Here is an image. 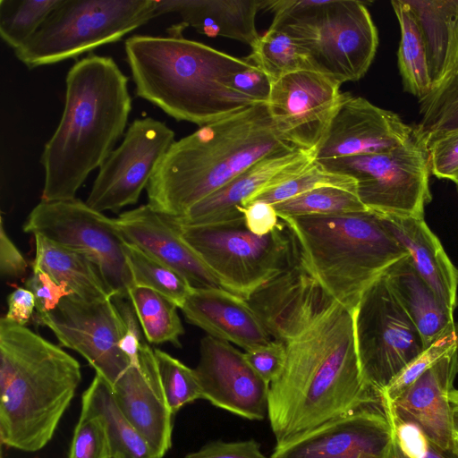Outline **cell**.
<instances>
[{
  "instance_id": "1",
  "label": "cell",
  "mask_w": 458,
  "mask_h": 458,
  "mask_svg": "<svg viewBox=\"0 0 458 458\" xmlns=\"http://www.w3.org/2000/svg\"><path fill=\"white\" fill-rule=\"evenodd\" d=\"M285 345L284 367L268 391L267 416L276 444L352 411L381 404L361 376L352 311L337 301Z\"/></svg>"
},
{
  "instance_id": "2",
  "label": "cell",
  "mask_w": 458,
  "mask_h": 458,
  "mask_svg": "<svg viewBox=\"0 0 458 458\" xmlns=\"http://www.w3.org/2000/svg\"><path fill=\"white\" fill-rule=\"evenodd\" d=\"M61 120L45 144L41 200H66L100 167L123 135L131 111L128 77L110 56L78 60L65 80Z\"/></svg>"
},
{
  "instance_id": "3",
  "label": "cell",
  "mask_w": 458,
  "mask_h": 458,
  "mask_svg": "<svg viewBox=\"0 0 458 458\" xmlns=\"http://www.w3.org/2000/svg\"><path fill=\"white\" fill-rule=\"evenodd\" d=\"M294 148L276 131L267 103H256L174 140L146 188L148 205L181 216L259 160Z\"/></svg>"
},
{
  "instance_id": "4",
  "label": "cell",
  "mask_w": 458,
  "mask_h": 458,
  "mask_svg": "<svg viewBox=\"0 0 458 458\" xmlns=\"http://www.w3.org/2000/svg\"><path fill=\"white\" fill-rule=\"evenodd\" d=\"M124 50L136 96L176 121L202 126L256 104L230 86L232 77L250 65L244 58L181 33L133 35Z\"/></svg>"
},
{
  "instance_id": "5",
  "label": "cell",
  "mask_w": 458,
  "mask_h": 458,
  "mask_svg": "<svg viewBox=\"0 0 458 458\" xmlns=\"http://www.w3.org/2000/svg\"><path fill=\"white\" fill-rule=\"evenodd\" d=\"M81 381V365L25 326L0 319V438L37 452L52 439Z\"/></svg>"
},
{
  "instance_id": "6",
  "label": "cell",
  "mask_w": 458,
  "mask_h": 458,
  "mask_svg": "<svg viewBox=\"0 0 458 458\" xmlns=\"http://www.w3.org/2000/svg\"><path fill=\"white\" fill-rule=\"evenodd\" d=\"M280 219L293 233L307 269L351 311L388 267L409 255L371 210Z\"/></svg>"
},
{
  "instance_id": "7",
  "label": "cell",
  "mask_w": 458,
  "mask_h": 458,
  "mask_svg": "<svg viewBox=\"0 0 458 458\" xmlns=\"http://www.w3.org/2000/svg\"><path fill=\"white\" fill-rule=\"evenodd\" d=\"M271 27L292 35L305 50L313 70L341 85L368 72L378 46L370 13L355 0H268Z\"/></svg>"
},
{
  "instance_id": "8",
  "label": "cell",
  "mask_w": 458,
  "mask_h": 458,
  "mask_svg": "<svg viewBox=\"0 0 458 458\" xmlns=\"http://www.w3.org/2000/svg\"><path fill=\"white\" fill-rule=\"evenodd\" d=\"M157 15V0H61L16 57L29 69L114 43Z\"/></svg>"
},
{
  "instance_id": "9",
  "label": "cell",
  "mask_w": 458,
  "mask_h": 458,
  "mask_svg": "<svg viewBox=\"0 0 458 458\" xmlns=\"http://www.w3.org/2000/svg\"><path fill=\"white\" fill-rule=\"evenodd\" d=\"M174 224L222 287L243 299L300 258L295 237L282 219L266 235L250 232L244 220L189 226Z\"/></svg>"
},
{
  "instance_id": "10",
  "label": "cell",
  "mask_w": 458,
  "mask_h": 458,
  "mask_svg": "<svg viewBox=\"0 0 458 458\" xmlns=\"http://www.w3.org/2000/svg\"><path fill=\"white\" fill-rule=\"evenodd\" d=\"M315 161L354 179L363 205L384 216L424 218L432 199L428 149L414 129L406 142L389 151Z\"/></svg>"
},
{
  "instance_id": "11",
  "label": "cell",
  "mask_w": 458,
  "mask_h": 458,
  "mask_svg": "<svg viewBox=\"0 0 458 458\" xmlns=\"http://www.w3.org/2000/svg\"><path fill=\"white\" fill-rule=\"evenodd\" d=\"M356 351L365 383L380 397L425 348L415 325L382 274L352 311Z\"/></svg>"
},
{
  "instance_id": "12",
  "label": "cell",
  "mask_w": 458,
  "mask_h": 458,
  "mask_svg": "<svg viewBox=\"0 0 458 458\" xmlns=\"http://www.w3.org/2000/svg\"><path fill=\"white\" fill-rule=\"evenodd\" d=\"M22 228L25 233L85 255L98 267L114 296L128 297L134 284L123 250L124 240L114 218L76 198L41 200Z\"/></svg>"
},
{
  "instance_id": "13",
  "label": "cell",
  "mask_w": 458,
  "mask_h": 458,
  "mask_svg": "<svg viewBox=\"0 0 458 458\" xmlns=\"http://www.w3.org/2000/svg\"><path fill=\"white\" fill-rule=\"evenodd\" d=\"M35 320L61 345L81 354L111 387L131 366L119 348L126 325L113 298L88 301L72 293Z\"/></svg>"
},
{
  "instance_id": "14",
  "label": "cell",
  "mask_w": 458,
  "mask_h": 458,
  "mask_svg": "<svg viewBox=\"0 0 458 458\" xmlns=\"http://www.w3.org/2000/svg\"><path fill=\"white\" fill-rule=\"evenodd\" d=\"M174 142V131L164 122L149 116L135 119L99 167L86 203L99 212H117L137 203Z\"/></svg>"
},
{
  "instance_id": "15",
  "label": "cell",
  "mask_w": 458,
  "mask_h": 458,
  "mask_svg": "<svg viewBox=\"0 0 458 458\" xmlns=\"http://www.w3.org/2000/svg\"><path fill=\"white\" fill-rule=\"evenodd\" d=\"M340 86L316 71L274 81L267 105L280 137L295 148L315 151L345 96Z\"/></svg>"
},
{
  "instance_id": "16",
  "label": "cell",
  "mask_w": 458,
  "mask_h": 458,
  "mask_svg": "<svg viewBox=\"0 0 458 458\" xmlns=\"http://www.w3.org/2000/svg\"><path fill=\"white\" fill-rule=\"evenodd\" d=\"M368 405L276 444L270 458H393L395 429L381 406Z\"/></svg>"
},
{
  "instance_id": "17",
  "label": "cell",
  "mask_w": 458,
  "mask_h": 458,
  "mask_svg": "<svg viewBox=\"0 0 458 458\" xmlns=\"http://www.w3.org/2000/svg\"><path fill=\"white\" fill-rule=\"evenodd\" d=\"M194 370L203 399L214 406L250 420L267 415L269 385L230 343L204 336Z\"/></svg>"
},
{
  "instance_id": "18",
  "label": "cell",
  "mask_w": 458,
  "mask_h": 458,
  "mask_svg": "<svg viewBox=\"0 0 458 458\" xmlns=\"http://www.w3.org/2000/svg\"><path fill=\"white\" fill-rule=\"evenodd\" d=\"M272 339L288 342L336 301L300 258L245 299Z\"/></svg>"
},
{
  "instance_id": "19",
  "label": "cell",
  "mask_w": 458,
  "mask_h": 458,
  "mask_svg": "<svg viewBox=\"0 0 458 458\" xmlns=\"http://www.w3.org/2000/svg\"><path fill=\"white\" fill-rule=\"evenodd\" d=\"M314 162V151L300 148L267 157L196 203L184 215L168 217L176 225L186 226L243 221L244 206L250 199L296 177Z\"/></svg>"
},
{
  "instance_id": "20",
  "label": "cell",
  "mask_w": 458,
  "mask_h": 458,
  "mask_svg": "<svg viewBox=\"0 0 458 458\" xmlns=\"http://www.w3.org/2000/svg\"><path fill=\"white\" fill-rule=\"evenodd\" d=\"M412 132L397 114L345 92L314 151L315 160L389 151L406 142Z\"/></svg>"
},
{
  "instance_id": "21",
  "label": "cell",
  "mask_w": 458,
  "mask_h": 458,
  "mask_svg": "<svg viewBox=\"0 0 458 458\" xmlns=\"http://www.w3.org/2000/svg\"><path fill=\"white\" fill-rule=\"evenodd\" d=\"M119 408L148 442L155 458L172 446L173 413L161 385L154 348L141 344L140 365H131L111 387Z\"/></svg>"
},
{
  "instance_id": "22",
  "label": "cell",
  "mask_w": 458,
  "mask_h": 458,
  "mask_svg": "<svg viewBox=\"0 0 458 458\" xmlns=\"http://www.w3.org/2000/svg\"><path fill=\"white\" fill-rule=\"evenodd\" d=\"M114 220L126 242L178 272L192 288H223L167 216L146 204L123 212Z\"/></svg>"
},
{
  "instance_id": "23",
  "label": "cell",
  "mask_w": 458,
  "mask_h": 458,
  "mask_svg": "<svg viewBox=\"0 0 458 458\" xmlns=\"http://www.w3.org/2000/svg\"><path fill=\"white\" fill-rule=\"evenodd\" d=\"M457 374L455 349L420 375L395 401L381 404L394 419L417 426L433 444L453 448L448 394Z\"/></svg>"
},
{
  "instance_id": "24",
  "label": "cell",
  "mask_w": 458,
  "mask_h": 458,
  "mask_svg": "<svg viewBox=\"0 0 458 458\" xmlns=\"http://www.w3.org/2000/svg\"><path fill=\"white\" fill-rule=\"evenodd\" d=\"M181 310L189 323L244 351L272 340L247 301L223 288H193Z\"/></svg>"
},
{
  "instance_id": "25",
  "label": "cell",
  "mask_w": 458,
  "mask_h": 458,
  "mask_svg": "<svg viewBox=\"0 0 458 458\" xmlns=\"http://www.w3.org/2000/svg\"><path fill=\"white\" fill-rule=\"evenodd\" d=\"M381 216L407 250L420 276L441 304L454 315L458 303V268L447 256L438 237L424 218Z\"/></svg>"
},
{
  "instance_id": "26",
  "label": "cell",
  "mask_w": 458,
  "mask_h": 458,
  "mask_svg": "<svg viewBox=\"0 0 458 458\" xmlns=\"http://www.w3.org/2000/svg\"><path fill=\"white\" fill-rule=\"evenodd\" d=\"M157 15L175 13L181 27H192L208 37H225L249 45L259 39L257 13L265 0H157Z\"/></svg>"
},
{
  "instance_id": "27",
  "label": "cell",
  "mask_w": 458,
  "mask_h": 458,
  "mask_svg": "<svg viewBox=\"0 0 458 458\" xmlns=\"http://www.w3.org/2000/svg\"><path fill=\"white\" fill-rule=\"evenodd\" d=\"M383 274L418 329L425 349L455 327L454 315L420 276L410 255L392 264Z\"/></svg>"
},
{
  "instance_id": "28",
  "label": "cell",
  "mask_w": 458,
  "mask_h": 458,
  "mask_svg": "<svg viewBox=\"0 0 458 458\" xmlns=\"http://www.w3.org/2000/svg\"><path fill=\"white\" fill-rule=\"evenodd\" d=\"M404 1L422 36L433 89L452 74L456 62L458 0Z\"/></svg>"
},
{
  "instance_id": "29",
  "label": "cell",
  "mask_w": 458,
  "mask_h": 458,
  "mask_svg": "<svg viewBox=\"0 0 458 458\" xmlns=\"http://www.w3.org/2000/svg\"><path fill=\"white\" fill-rule=\"evenodd\" d=\"M34 238L36 254L32 266L82 299L103 301L114 296L98 267L88 257L43 236L34 235Z\"/></svg>"
},
{
  "instance_id": "30",
  "label": "cell",
  "mask_w": 458,
  "mask_h": 458,
  "mask_svg": "<svg viewBox=\"0 0 458 458\" xmlns=\"http://www.w3.org/2000/svg\"><path fill=\"white\" fill-rule=\"evenodd\" d=\"M81 406L101 418L113 458H155L148 442L119 408L111 386L101 376L96 374L84 391Z\"/></svg>"
},
{
  "instance_id": "31",
  "label": "cell",
  "mask_w": 458,
  "mask_h": 458,
  "mask_svg": "<svg viewBox=\"0 0 458 458\" xmlns=\"http://www.w3.org/2000/svg\"><path fill=\"white\" fill-rule=\"evenodd\" d=\"M391 4L401 30L397 61L403 89L420 100L432 89L425 45L405 1L394 0Z\"/></svg>"
},
{
  "instance_id": "32",
  "label": "cell",
  "mask_w": 458,
  "mask_h": 458,
  "mask_svg": "<svg viewBox=\"0 0 458 458\" xmlns=\"http://www.w3.org/2000/svg\"><path fill=\"white\" fill-rule=\"evenodd\" d=\"M128 298L148 343L182 346L184 328L172 301L152 289L135 285L129 290Z\"/></svg>"
},
{
  "instance_id": "33",
  "label": "cell",
  "mask_w": 458,
  "mask_h": 458,
  "mask_svg": "<svg viewBox=\"0 0 458 458\" xmlns=\"http://www.w3.org/2000/svg\"><path fill=\"white\" fill-rule=\"evenodd\" d=\"M265 72L273 81L299 71H314L305 50L284 30L269 27L244 58Z\"/></svg>"
},
{
  "instance_id": "34",
  "label": "cell",
  "mask_w": 458,
  "mask_h": 458,
  "mask_svg": "<svg viewBox=\"0 0 458 458\" xmlns=\"http://www.w3.org/2000/svg\"><path fill=\"white\" fill-rule=\"evenodd\" d=\"M421 119L415 134L427 146L458 130V73H454L419 100Z\"/></svg>"
},
{
  "instance_id": "35",
  "label": "cell",
  "mask_w": 458,
  "mask_h": 458,
  "mask_svg": "<svg viewBox=\"0 0 458 458\" xmlns=\"http://www.w3.org/2000/svg\"><path fill=\"white\" fill-rule=\"evenodd\" d=\"M123 250L134 285L152 289L181 309L193 289L188 281L170 267L125 241Z\"/></svg>"
},
{
  "instance_id": "36",
  "label": "cell",
  "mask_w": 458,
  "mask_h": 458,
  "mask_svg": "<svg viewBox=\"0 0 458 458\" xmlns=\"http://www.w3.org/2000/svg\"><path fill=\"white\" fill-rule=\"evenodd\" d=\"M280 218L369 210L352 190L324 186L273 205Z\"/></svg>"
},
{
  "instance_id": "37",
  "label": "cell",
  "mask_w": 458,
  "mask_h": 458,
  "mask_svg": "<svg viewBox=\"0 0 458 458\" xmlns=\"http://www.w3.org/2000/svg\"><path fill=\"white\" fill-rule=\"evenodd\" d=\"M61 0H1L0 35L9 47H21L41 27Z\"/></svg>"
},
{
  "instance_id": "38",
  "label": "cell",
  "mask_w": 458,
  "mask_h": 458,
  "mask_svg": "<svg viewBox=\"0 0 458 458\" xmlns=\"http://www.w3.org/2000/svg\"><path fill=\"white\" fill-rule=\"evenodd\" d=\"M154 352L166 403L174 416L184 405L203 399L194 369L160 349L154 348Z\"/></svg>"
},
{
  "instance_id": "39",
  "label": "cell",
  "mask_w": 458,
  "mask_h": 458,
  "mask_svg": "<svg viewBox=\"0 0 458 458\" xmlns=\"http://www.w3.org/2000/svg\"><path fill=\"white\" fill-rule=\"evenodd\" d=\"M324 186L340 187L357 192V183L354 179L328 172L315 161L310 168L301 174L279 185L263 191L250 199L246 205L254 201H264L275 205Z\"/></svg>"
},
{
  "instance_id": "40",
  "label": "cell",
  "mask_w": 458,
  "mask_h": 458,
  "mask_svg": "<svg viewBox=\"0 0 458 458\" xmlns=\"http://www.w3.org/2000/svg\"><path fill=\"white\" fill-rule=\"evenodd\" d=\"M457 324L414 358L387 386L381 402L395 401L420 375L450 352L457 349Z\"/></svg>"
},
{
  "instance_id": "41",
  "label": "cell",
  "mask_w": 458,
  "mask_h": 458,
  "mask_svg": "<svg viewBox=\"0 0 458 458\" xmlns=\"http://www.w3.org/2000/svg\"><path fill=\"white\" fill-rule=\"evenodd\" d=\"M69 458H113L101 418L84 406L74 428Z\"/></svg>"
},
{
  "instance_id": "42",
  "label": "cell",
  "mask_w": 458,
  "mask_h": 458,
  "mask_svg": "<svg viewBox=\"0 0 458 458\" xmlns=\"http://www.w3.org/2000/svg\"><path fill=\"white\" fill-rule=\"evenodd\" d=\"M391 415V414H390ZM395 438L402 450L411 458H458L453 448H442L430 442L421 430L411 423L395 420L391 415Z\"/></svg>"
},
{
  "instance_id": "43",
  "label": "cell",
  "mask_w": 458,
  "mask_h": 458,
  "mask_svg": "<svg viewBox=\"0 0 458 458\" xmlns=\"http://www.w3.org/2000/svg\"><path fill=\"white\" fill-rule=\"evenodd\" d=\"M430 173L439 179L458 178V130L440 137L427 146Z\"/></svg>"
},
{
  "instance_id": "44",
  "label": "cell",
  "mask_w": 458,
  "mask_h": 458,
  "mask_svg": "<svg viewBox=\"0 0 458 458\" xmlns=\"http://www.w3.org/2000/svg\"><path fill=\"white\" fill-rule=\"evenodd\" d=\"M243 353L252 369L270 385L283 371L286 360V345L284 342L272 339Z\"/></svg>"
},
{
  "instance_id": "45",
  "label": "cell",
  "mask_w": 458,
  "mask_h": 458,
  "mask_svg": "<svg viewBox=\"0 0 458 458\" xmlns=\"http://www.w3.org/2000/svg\"><path fill=\"white\" fill-rule=\"evenodd\" d=\"M25 286L34 294L37 315L52 311L62 299L72 293L65 285L56 283L48 274L35 266H32V274Z\"/></svg>"
},
{
  "instance_id": "46",
  "label": "cell",
  "mask_w": 458,
  "mask_h": 458,
  "mask_svg": "<svg viewBox=\"0 0 458 458\" xmlns=\"http://www.w3.org/2000/svg\"><path fill=\"white\" fill-rule=\"evenodd\" d=\"M273 80L261 69L250 65L236 72L230 81L231 88L255 101L267 103L272 88Z\"/></svg>"
},
{
  "instance_id": "47",
  "label": "cell",
  "mask_w": 458,
  "mask_h": 458,
  "mask_svg": "<svg viewBox=\"0 0 458 458\" xmlns=\"http://www.w3.org/2000/svg\"><path fill=\"white\" fill-rule=\"evenodd\" d=\"M185 458H267L253 439L237 442L212 441Z\"/></svg>"
},
{
  "instance_id": "48",
  "label": "cell",
  "mask_w": 458,
  "mask_h": 458,
  "mask_svg": "<svg viewBox=\"0 0 458 458\" xmlns=\"http://www.w3.org/2000/svg\"><path fill=\"white\" fill-rule=\"evenodd\" d=\"M113 300L117 306L126 325L125 332L119 342V348L128 358L131 365H140V323L129 298L114 296Z\"/></svg>"
},
{
  "instance_id": "49",
  "label": "cell",
  "mask_w": 458,
  "mask_h": 458,
  "mask_svg": "<svg viewBox=\"0 0 458 458\" xmlns=\"http://www.w3.org/2000/svg\"><path fill=\"white\" fill-rule=\"evenodd\" d=\"M244 224L256 235H266L273 232L281 219L272 204L254 201L244 207Z\"/></svg>"
},
{
  "instance_id": "50",
  "label": "cell",
  "mask_w": 458,
  "mask_h": 458,
  "mask_svg": "<svg viewBox=\"0 0 458 458\" xmlns=\"http://www.w3.org/2000/svg\"><path fill=\"white\" fill-rule=\"evenodd\" d=\"M28 264L4 230L0 221V271L5 278H21L26 274Z\"/></svg>"
},
{
  "instance_id": "51",
  "label": "cell",
  "mask_w": 458,
  "mask_h": 458,
  "mask_svg": "<svg viewBox=\"0 0 458 458\" xmlns=\"http://www.w3.org/2000/svg\"><path fill=\"white\" fill-rule=\"evenodd\" d=\"M7 303L8 310L3 318L20 326H25L29 322L36 308L34 294L22 287H16L8 295Z\"/></svg>"
},
{
  "instance_id": "52",
  "label": "cell",
  "mask_w": 458,
  "mask_h": 458,
  "mask_svg": "<svg viewBox=\"0 0 458 458\" xmlns=\"http://www.w3.org/2000/svg\"><path fill=\"white\" fill-rule=\"evenodd\" d=\"M448 399L452 411L453 431H458V389L453 388L448 394Z\"/></svg>"
},
{
  "instance_id": "53",
  "label": "cell",
  "mask_w": 458,
  "mask_h": 458,
  "mask_svg": "<svg viewBox=\"0 0 458 458\" xmlns=\"http://www.w3.org/2000/svg\"><path fill=\"white\" fill-rule=\"evenodd\" d=\"M393 458H411L402 450V448L400 447V445H398V443L396 441V438H395V443H394V446Z\"/></svg>"
},
{
  "instance_id": "54",
  "label": "cell",
  "mask_w": 458,
  "mask_h": 458,
  "mask_svg": "<svg viewBox=\"0 0 458 458\" xmlns=\"http://www.w3.org/2000/svg\"><path fill=\"white\" fill-rule=\"evenodd\" d=\"M453 444L454 450L458 453V431H453Z\"/></svg>"
},
{
  "instance_id": "55",
  "label": "cell",
  "mask_w": 458,
  "mask_h": 458,
  "mask_svg": "<svg viewBox=\"0 0 458 458\" xmlns=\"http://www.w3.org/2000/svg\"><path fill=\"white\" fill-rule=\"evenodd\" d=\"M454 73H458V49H457V57H456V62H455V64H454V70H453V72H452V74H451V75H453V74H454ZM451 75H450V76H451ZM450 76H449V77H450Z\"/></svg>"
},
{
  "instance_id": "56",
  "label": "cell",
  "mask_w": 458,
  "mask_h": 458,
  "mask_svg": "<svg viewBox=\"0 0 458 458\" xmlns=\"http://www.w3.org/2000/svg\"><path fill=\"white\" fill-rule=\"evenodd\" d=\"M454 182L455 183L456 191L458 193V178L455 181H454Z\"/></svg>"
},
{
  "instance_id": "57",
  "label": "cell",
  "mask_w": 458,
  "mask_h": 458,
  "mask_svg": "<svg viewBox=\"0 0 458 458\" xmlns=\"http://www.w3.org/2000/svg\"><path fill=\"white\" fill-rule=\"evenodd\" d=\"M457 333H458V324H457ZM457 367H458V345H457Z\"/></svg>"
}]
</instances>
